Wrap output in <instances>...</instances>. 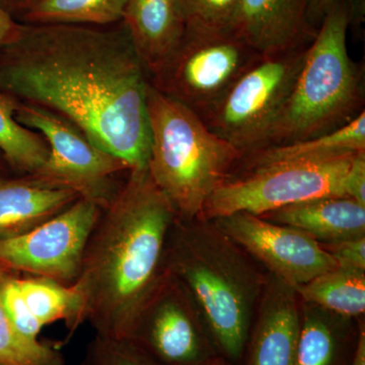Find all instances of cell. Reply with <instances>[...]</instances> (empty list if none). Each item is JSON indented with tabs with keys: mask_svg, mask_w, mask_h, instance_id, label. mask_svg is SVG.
<instances>
[{
	"mask_svg": "<svg viewBox=\"0 0 365 365\" xmlns=\"http://www.w3.org/2000/svg\"><path fill=\"white\" fill-rule=\"evenodd\" d=\"M211 222L237 246L261 261L276 279L294 289L337 268L322 244L299 228L248 212L232 213Z\"/></svg>",
	"mask_w": 365,
	"mask_h": 365,
	"instance_id": "cell-11",
	"label": "cell"
},
{
	"mask_svg": "<svg viewBox=\"0 0 365 365\" xmlns=\"http://www.w3.org/2000/svg\"><path fill=\"white\" fill-rule=\"evenodd\" d=\"M148 170L177 220H201L209 197L232 176L242 151L208 128L197 113L150 83Z\"/></svg>",
	"mask_w": 365,
	"mask_h": 365,
	"instance_id": "cell-4",
	"label": "cell"
},
{
	"mask_svg": "<svg viewBox=\"0 0 365 365\" xmlns=\"http://www.w3.org/2000/svg\"><path fill=\"white\" fill-rule=\"evenodd\" d=\"M360 151H365L364 110L335 130L295 143L266 146L248 153L247 169L287 160L335 157Z\"/></svg>",
	"mask_w": 365,
	"mask_h": 365,
	"instance_id": "cell-18",
	"label": "cell"
},
{
	"mask_svg": "<svg viewBox=\"0 0 365 365\" xmlns=\"http://www.w3.org/2000/svg\"><path fill=\"white\" fill-rule=\"evenodd\" d=\"M18 103L0 93V153L16 175H38L49 158V146L40 133L16 121Z\"/></svg>",
	"mask_w": 365,
	"mask_h": 365,
	"instance_id": "cell-19",
	"label": "cell"
},
{
	"mask_svg": "<svg viewBox=\"0 0 365 365\" xmlns=\"http://www.w3.org/2000/svg\"><path fill=\"white\" fill-rule=\"evenodd\" d=\"M186 287L169 274L137 321L131 339L163 365H189L200 354V340Z\"/></svg>",
	"mask_w": 365,
	"mask_h": 365,
	"instance_id": "cell-12",
	"label": "cell"
},
{
	"mask_svg": "<svg viewBox=\"0 0 365 365\" xmlns=\"http://www.w3.org/2000/svg\"><path fill=\"white\" fill-rule=\"evenodd\" d=\"M121 21L150 78L167 63L187 33L180 0H128Z\"/></svg>",
	"mask_w": 365,
	"mask_h": 365,
	"instance_id": "cell-15",
	"label": "cell"
},
{
	"mask_svg": "<svg viewBox=\"0 0 365 365\" xmlns=\"http://www.w3.org/2000/svg\"><path fill=\"white\" fill-rule=\"evenodd\" d=\"M177 216L148 167L127 173L101 210L72 284L96 335L129 338L170 274L168 244Z\"/></svg>",
	"mask_w": 365,
	"mask_h": 365,
	"instance_id": "cell-2",
	"label": "cell"
},
{
	"mask_svg": "<svg viewBox=\"0 0 365 365\" xmlns=\"http://www.w3.org/2000/svg\"><path fill=\"white\" fill-rule=\"evenodd\" d=\"M344 196L365 206V151L353 158L344 179Z\"/></svg>",
	"mask_w": 365,
	"mask_h": 365,
	"instance_id": "cell-29",
	"label": "cell"
},
{
	"mask_svg": "<svg viewBox=\"0 0 365 365\" xmlns=\"http://www.w3.org/2000/svg\"><path fill=\"white\" fill-rule=\"evenodd\" d=\"M322 246L332 256L337 268L365 272V237L327 242Z\"/></svg>",
	"mask_w": 365,
	"mask_h": 365,
	"instance_id": "cell-28",
	"label": "cell"
},
{
	"mask_svg": "<svg viewBox=\"0 0 365 365\" xmlns=\"http://www.w3.org/2000/svg\"><path fill=\"white\" fill-rule=\"evenodd\" d=\"M18 281L26 307L43 327L63 321L72 334L86 323L83 302L72 285L30 276H18Z\"/></svg>",
	"mask_w": 365,
	"mask_h": 365,
	"instance_id": "cell-20",
	"label": "cell"
},
{
	"mask_svg": "<svg viewBox=\"0 0 365 365\" xmlns=\"http://www.w3.org/2000/svg\"><path fill=\"white\" fill-rule=\"evenodd\" d=\"M261 57L230 31H187L177 51L150 78V83L203 118Z\"/></svg>",
	"mask_w": 365,
	"mask_h": 365,
	"instance_id": "cell-9",
	"label": "cell"
},
{
	"mask_svg": "<svg viewBox=\"0 0 365 365\" xmlns=\"http://www.w3.org/2000/svg\"><path fill=\"white\" fill-rule=\"evenodd\" d=\"M294 288L276 279L262 300L252 365H294L300 324Z\"/></svg>",
	"mask_w": 365,
	"mask_h": 365,
	"instance_id": "cell-17",
	"label": "cell"
},
{
	"mask_svg": "<svg viewBox=\"0 0 365 365\" xmlns=\"http://www.w3.org/2000/svg\"><path fill=\"white\" fill-rule=\"evenodd\" d=\"M307 47L262 56L201 119L242 155L265 148L304 61Z\"/></svg>",
	"mask_w": 365,
	"mask_h": 365,
	"instance_id": "cell-7",
	"label": "cell"
},
{
	"mask_svg": "<svg viewBox=\"0 0 365 365\" xmlns=\"http://www.w3.org/2000/svg\"><path fill=\"white\" fill-rule=\"evenodd\" d=\"M128 0H38L25 11L29 24L107 26L120 23Z\"/></svg>",
	"mask_w": 365,
	"mask_h": 365,
	"instance_id": "cell-22",
	"label": "cell"
},
{
	"mask_svg": "<svg viewBox=\"0 0 365 365\" xmlns=\"http://www.w3.org/2000/svg\"><path fill=\"white\" fill-rule=\"evenodd\" d=\"M1 297L4 309L11 324L21 337L30 342H37L43 326L26 307L19 285L18 275L4 271L1 279Z\"/></svg>",
	"mask_w": 365,
	"mask_h": 365,
	"instance_id": "cell-27",
	"label": "cell"
},
{
	"mask_svg": "<svg viewBox=\"0 0 365 365\" xmlns=\"http://www.w3.org/2000/svg\"><path fill=\"white\" fill-rule=\"evenodd\" d=\"M150 78L124 24H26L0 50V93L61 115L131 169L148 167Z\"/></svg>",
	"mask_w": 365,
	"mask_h": 365,
	"instance_id": "cell-1",
	"label": "cell"
},
{
	"mask_svg": "<svg viewBox=\"0 0 365 365\" xmlns=\"http://www.w3.org/2000/svg\"><path fill=\"white\" fill-rule=\"evenodd\" d=\"M167 265L200 307L223 351L241 355L262 281L240 247L211 220H177Z\"/></svg>",
	"mask_w": 365,
	"mask_h": 365,
	"instance_id": "cell-3",
	"label": "cell"
},
{
	"mask_svg": "<svg viewBox=\"0 0 365 365\" xmlns=\"http://www.w3.org/2000/svg\"><path fill=\"white\" fill-rule=\"evenodd\" d=\"M102 208L79 198L26 234L0 240V269L72 285Z\"/></svg>",
	"mask_w": 365,
	"mask_h": 365,
	"instance_id": "cell-10",
	"label": "cell"
},
{
	"mask_svg": "<svg viewBox=\"0 0 365 365\" xmlns=\"http://www.w3.org/2000/svg\"><path fill=\"white\" fill-rule=\"evenodd\" d=\"M4 9H14V11H24L30 9L38 0H1Z\"/></svg>",
	"mask_w": 365,
	"mask_h": 365,
	"instance_id": "cell-33",
	"label": "cell"
},
{
	"mask_svg": "<svg viewBox=\"0 0 365 365\" xmlns=\"http://www.w3.org/2000/svg\"><path fill=\"white\" fill-rule=\"evenodd\" d=\"M295 292L306 302L344 317L360 316L365 311L364 273L335 268L317 276Z\"/></svg>",
	"mask_w": 365,
	"mask_h": 365,
	"instance_id": "cell-21",
	"label": "cell"
},
{
	"mask_svg": "<svg viewBox=\"0 0 365 365\" xmlns=\"http://www.w3.org/2000/svg\"><path fill=\"white\" fill-rule=\"evenodd\" d=\"M4 163H6V162H4V158L2 157L1 153H0V170H1L2 168H4Z\"/></svg>",
	"mask_w": 365,
	"mask_h": 365,
	"instance_id": "cell-34",
	"label": "cell"
},
{
	"mask_svg": "<svg viewBox=\"0 0 365 365\" xmlns=\"http://www.w3.org/2000/svg\"><path fill=\"white\" fill-rule=\"evenodd\" d=\"M81 365H163L131 338L96 335Z\"/></svg>",
	"mask_w": 365,
	"mask_h": 365,
	"instance_id": "cell-24",
	"label": "cell"
},
{
	"mask_svg": "<svg viewBox=\"0 0 365 365\" xmlns=\"http://www.w3.org/2000/svg\"><path fill=\"white\" fill-rule=\"evenodd\" d=\"M20 28V24L16 23L9 11L0 4V50L16 38Z\"/></svg>",
	"mask_w": 365,
	"mask_h": 365,
	"instance_id": "cell-31",
	"label": "cell"
},
{
	"mask_svg": "<svg viewBox=\"0 0 365 365\" xmlns=\"http://www.w3.org/2000/svg\"><path fill=\"white\" fill-rule=\"evenodd\" d=\"M2 274L0 269V365H64L58 348L41 341L30 342L16 332L2 302Z\"/></svg>",
	"mask_w": 365,
	"mask_h": 365,
	"instance_id": "cell-23",
	"label": "cell"
},
{
	"mask_svg": "<svg viewBox=\"0 0 365 365\" xmlns=\"http://www.w3.org/2000/svg\"><path fill=\"white\" fill-rule=\"evenodd\" d=\"M337 2L338 0H307V20L314 31L317 32L322 21Z\"/></svg>",
	"mask_w": 365,
	"mask_h": 365,
	"instance_id": "cell-30",
	"label": "cell"
},
{
	"mask_svg": "<svg viewBox=\"0 0 365 365\" xmlns=\"http://www.w3.org/2000/svg\"><path fill=\"white\" fill-rule=\"evenodd\" d=\"M334 353V336L326 322L309 316L300 327L294 365H330Z\"/></svg>",
	"mask_w": 365,
	"mask_h": 365,
	"instance_id": "cell-26",
	"label": "cell"
},
{
	"mask_svg": "<svg viewBox=\"0 0 365 365\" xmlns=\"http://www.w3.org/2000/svg\"><path fill=\"white\" fill-rule=\"evenodd\" d=\"M79 198L73 190L38 175L0 173V240L26 234Z\"/></svg>",
	"mask_w": 365,
	"mask_h": 365,
	"instance_id": "cell-14",
	"label": "cell"
},
{
	"mask_svg": "<svg viewBox=\"0 0 365 365\" xmlns=\"http://www.w3.org/2000/svg\"><path fill=\"white\" fill-rule=\"evenodd\" d=\"M351 365H365V332L362 327L359 332V342H357L356 351Z\"/></svg>",
	"mask_w": 365,
	"mask_h": 365,
	"instance_id": "cell-32",
	"label": "cell"
},
{
	"mask_svg": "<svg viewBox=\"0 0 365 365\" xmlns=\"http://www.w3.org/2000/svg\"><path fill=\"white\" fill-rule=\"evenodd\" d=\"M14 116L44 137L49 146V158L38 176L73 190L100 208L109 205L123 182L118 178L132 170L128 163L103 150L56 113L19 102Z\"/></svg>",
	"mask_w": 365,
	"mask_h": 365,
	"instance_id": "cell-8",
	"label": "cell"
},
{
	"mask_svg": "<svg viewBox=\"0 0 365 365\" xmlns=\"http://www.w3.org/2000/svg\"><path fill=\"white\" fill-rule=\"evenodd\" d=\"M230 31L261 56L304 47L316 31L307 20V0H239Z\"/></svg>",
	"mask_w": 365,
	"mask_h": 365,
	"instance_id": "cell-13",
	"label": "cell"
},
{
	"mask_svg": "<svg viewBox=\"0 0 365 365\" xmlns=\"http://www.w3.org/2000/svg\"><path fill=\"white\" fill-rule=\"evenodd\" d=\"M192 33H220L230 31L239 0H180Z\"/></svg>",
	"mask_w": 365,
	"mask_h": 365,
	"instance_id": "cell-25",
	"label": "cell"
},
{
	"mask_svg": "<svg viewBox=\"0 0 365 365\" xmlns=\"http://www.w3.org/2000/svg\"><path fill=\"white\" fill-rule=\"evenodd\" d=\"M356 153L250 168L242 176L230 177L215 189L201 220H213L237 212L263 215L319 197H345V176Z\"/></svg>",
	"mask_w": 365,
	"mask_h": 365,
	"instance_id": "cell-6",
	"label": "cell"
},
{
	"mask_svg": "<svg viewBox=\"0 0 365 365\" xmlns=\"http://www.w3.org/2000/svg\"><path fill=\"white\" fill-rule=\"evenodd\" d=\"M353 13L348 0H338L322 21L266 146L322 135L364 111L361 72L347 49Z\"/></svg>",
	"mask_w": 365,
	"mask_h": 365,
	"instance_id": "cell-5",
	"label": "cell"
},
{
	"mask_svg": "<svg viewBox=\"0 0 365 365\" xmlns=\"http://www.w3.org/2000/svg\"><path fill=\"white\" fill-rule=\"evenodd\" d=\"M259 216L299 228L318 242L365 237V206L347 197H319Z\"/></svg>",
	"mask_w": 365,
	"mask_h": 365,
	"instance_id": "cell-16",
	"label": "cell"
}]
</instances>
